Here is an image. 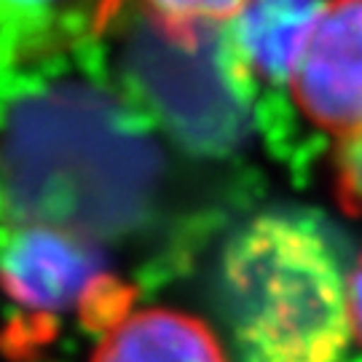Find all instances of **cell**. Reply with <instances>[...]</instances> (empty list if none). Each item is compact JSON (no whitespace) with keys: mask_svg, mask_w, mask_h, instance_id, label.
<instances>
[{"mask_svg":"<svg viewBox=\"0 0 362 362\" xmlns=\"http://www.w3.org/2000/svg\"><path fill=\"white\" fill-rule=\"evenodd\" d=\"M351 269L296 212L247 220L220 255V309L245 362H341L354 344Z\"/></svg>","mask_w":362,"mask_h":362,"instance_id":"6da1fadb","label":"cell"},{"mask_svg":"<svg viewBox=\"0 0 362 362\" xmlns=\"http://www.w3.org/2000/svg\"><path fill=\"white\" fill-rule=\"evenodd\" d=\"M287 86L317 129L362 132V0H325Z\"/></svg>","mask_w":362,"mask_h":362,"instance_id":"7a4b0ae2","label":"cell"},{"mask_svg":"<svg viewBox=\"0 0 362 362\" xmlns=\"http://www.w3.org/2000/svg\"><path fill=\"white\" fill-rule=\"evenodd\" d=\"M91 250L70 231L27 226L0 250V282L22 309L59 314L89 296L100 274Z\"/></svg>","mask_w":362,"mask_h":362,"instance_id":"3957f363","label":"cell"},{"mask_svg":"<svg viewBox=\"0 0 362 362\" xmlns=\"http://www.w3.org/2000/svg\"><path fill=\"white\" fill-rule=\"evenodd\" d=\"M325 0H247L223 25V65L242 86L290 83Z\"/></svg>","mask_w":362,"mask_h":362,"instance_id":"277c9868","label":"cell"},{"mask_svg":"<svg viewBox=\"0 0 362 362\" xmlns=\"http://www.w3.org/2000/svg\"><path fill=\"white\" fill-rule=\"evenodd\" d=\"M89 362H228V354L202 317L145 306L107 325Z\"/></svg>","mask_w":362,"mask_h":362,"instance_id":"5b68a950","label":"cell"},{"mask_svg":"<svg viewBox=\"0 0 362 362\" xmlns=\"http://www.w3.org/2000/svg\"><path fill=\"white\" fill-rule=\"evenodd\" d=\"M118 0H0V67L30 65L97 35Z\"/></svg>","mask_w":362,"mask_h":362,"instance_id":"8992f818","label":"cell"},{"mask_svg":"<svg viewBox=\"0 0 362 362\" xmlns=\"http://www.w3.org/2000/svg\"><path fill=\"white\" fill-rule=\"evenodd\" d=\"M169 33H194L199 27L226 25L247 0H137Z\"/></svg>","mask_w":362,"mask_h":362,"instance_id":"52a82bcc","label":"cell"},{"mask_svg":"<svg viewBox=\"0 0 362 362\" xmlns=\"http://www.w3.org/2000/svg\"><path fill=\"white\" fill-rule=\"evenodd\" d=\"M333 177L341 207L351 215H362V132L338 140Z\"/></svg>","mask_w":362,"mask_h":362,"instance_id":"ba28073f","label":"cell"},{"mask_svg":"<svg viewBox=\"0 0 362 362\" xmlns=\"http://www.w3.org/2000/svg\"><path fill=\"white\" fill-rule=\"evenodd\" d=\"M351 320H354V344L362 346V258L351 269Z\"/></svg>","mask_w":362,"mask_h":362,"instance_id":"9c48e42d","label":"cell"}]
</instances>
